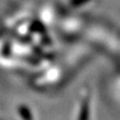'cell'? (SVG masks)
Returning <instances> with one entry per match:
<instances>
[{
	"instance_id": "6da1fadb",
	"label": "cell",
	"mask_w": 120,
	"mask_h": 120,
	"mask_svg": "<svg viewBox=\"0 0 120 120\" xmlns=\"http://www.w3.org/2000/svg\"><path fill=\"white\" fill-rule=\"evenodd\" d=\"M88 118H89V107L87 103H84L80 112L79 120H88Z\"/></svg>"
}]
</instances>
